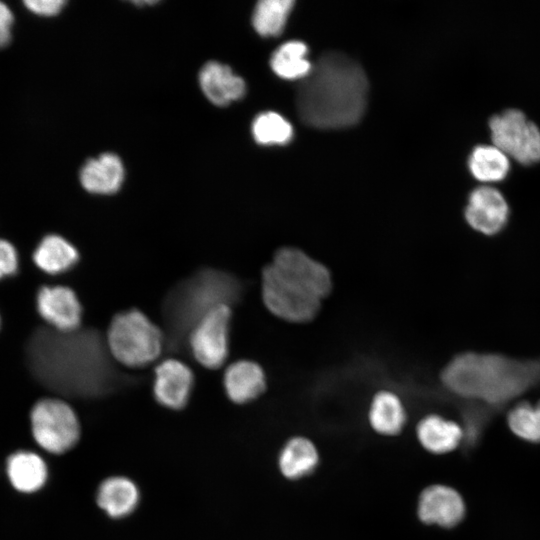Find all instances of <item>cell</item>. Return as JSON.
<instances>
[{
  "mask_svg": "<svg viewBox=\"0 0 540 540\" xmlns=\"http://www.w3.org/2000/svg\"><path fill=\"white\" fill-rule=\"evenodd\" d=\"M109 354L107 343L95 329H41L28 346L30 367L44 384L80 395L106 392L123 376Z\"/></svg>",
  "mask_w": 540,
  "mask_h": 540,
  "instance_id": "1",
  "label": "cell"
},
{
  "mask_svg": "<svg viewBox=\"0 0 540 540\" xmlns=\"http://www.w3.org/2000/svg\"><path fill=\"white\" fill-rule=\"evenodd\" d=\"M367 93L362 67L343 53L327 52L301 80L295 98L297 113L306 125L315 128L351 126L365 111Z\"/></svg>",
  "mask_w": 540,
  "mask_h": 540,
  "instance_id": "2",
  "label": "cell"
},
{
  "mask_svg": "<svg viewBox=\"0 0 540 540\" xmlns=\"http://www.w3.org/2000/svg\"><path fill=\"white\" fill-rule=\"evenodd\" d=\"M440 377L443 385L458 396L500 405L540 382V359L465 352L455 356Z\"/></svg>",
  "mask_w": 540,
  "mask_h": 540,
  "instance_id": "3",
  "label": "cell"
},
{
  "mask_svg": "<svg viewBox=\"0 0 540 540\" xmlns=\"http://www.w3.org/2000/svg\"><path fill=\"white\" fill-rule=\"evenodd\" d=\"M242 284L233 275L207 268L179 282L167 295L163 315L168 347L181 350L193 327L212 309L236 303Z\"/></svg>",
  "mask_w": 540,
  "mask_h": 540,
  "instance_id": "4",
  "label": "cell"
},
{
  "mask_svg": "<svg viewBox=\"0 0 540 540\" xmlns=\"http://www.w3.org/2000/svg\"><path fill=\"white\" fill-rule=\"evenodd\" d=\"M162 331L141 311L130 309L116 314L107 332L110 355L128 367H142L162 352Z\"/></svg>",
  "mask_w": 540,
  "mask_h": 540,
  "instance_id": "5",
  "label": "cell"
},
{
  "mask_svg": "<svg viewBox=\"0 0 540 540\" xmlns=\"http://www.w3.org/2000/svg\"><path fill=\"white\" fill-rule=\"evenodd\" d=\"M30 419L35 441L49 453H65L79 440L78 417L72 407L60 399H41L32 408Z\"/></svg>",
  "mask_w": 540,
  "mask_h": 540,
  "instance_id": "6",
  "label": "cell"
},
{
  "mask_svg": "<svg viewBox=\"0 0 540 540\" xmlns=\"http://www.w3.org/2000/svg\"><path fill=\"white\" fill-rule=\"evenodd\" d=\"M261 293L272 314L292 323L314 319L321 305V299L284 278L270 263L262 271Z\"/></svg>",
  "mask_w": 540,
  "mask_h": 540,
  "instance_id": "7",
  "label": "cell"
},
{
  "mask_svg": "<svg viewBox=\"0 0 540 540\" xmlns=\"http://www.w3.org/2000/svg\"><path fill=\"white\" fill-rule=\"evenodd\" d=\"M493 145L523 165L540 161V129L518 109H507L489 120Z\"/></svg>",
  "mask_w": 540,
  "mask_h": 540,
  "instance_id": "8",
  "label": "cell"
},
{
  "mask_svg": "<svg viewBox=\"0 0 540 540\" xmlns=\"http://www.w3.org/2000/svg\"><path fill=\"white\" fill-rule=\"evenodd\" d=\"M231 306L220 305L208 312L191 330L187 343L193 357L204 367L219 368L229 351Z\"/></svg>",
  "mask_w": 540,
  "mask_h": 540,
  "instance_id": "9",
  "label": "cell"
},
{
  "mask_svg": "<svg viewBox=\"0 0 540 540\" xmlns=\"http://www.w3.org/2000/svg\"><path fill=\"white\" fill-rule=\"evenodd\" d=\"M270 264L284 278L321 300L332 289L329 270L298 248L278 249Z\"/></svg>",
  "mask_w": 540,
  "mask_h": 540,
  "instance_id": "10",
  "label": "cell"
},
{
  "mask_svg": "<svg viewBox=\"0 0 540 540\" xmlns=\"http://www.w3.org/2000/svg\"><path fill=\"white\" fill-rule=\"evenodd\" d=\"M464 216L474 230L485 235H494L506 226L509 205L497 188L481 185L470 192Z\"/></svg>",
  "mask_w": 540,
  "mask_h": 540,
  "instance_id": "11",
  "label": "cell"
},
{
  "mask_svg": "<svg viewBox=\"0 0 540 540\" xmlns=\"http://www.w3.org/2000/svg\"><path fill=\"white\" fill-rule=\"evenodd\" d=\"M37 309L53 329L60 332L78 330L82 320V306L69 287L44 286L37 294Z\"/></svg>",
  "mask_w": 540,
  "mask_h": 540,
  "instance_id": "12",
  "label": "cell"
},
{
  "mask_svg": "<svg viewBox=\"0 0 540 540\" xmlns=\"http://www.w3.org/2000/svg\"><path fill=\"white\" fill-rule=\"evenodd\" d=\"M154 372L153 393L157 402L169 409L184 408L194 386L191 369L177 359H167Z\"/></svg>",
  "mask_w": 540,
  "mask_h": 540,
  "instance_id": "13",
  "label": "cell"
},
{
  "mask_svg": "<svg viewBox=\"0 0 540 540\" xmlns=\"http://www.w3.org/2000/svg\"><path fill=\"white\" fill-rule=\"evenodd\" d=\"M417 512L420 520L426 524L452 528L463 519L465 504L455 489L437 484L422 491Z\"/></svg>",
  "mask_w": 540,
  "mask_h": 540,
  "instance_id": "14",
  "label": "cell"
},
{
  "mask_svg": "<svg viewBox=\"0 0 540 540\" xmlns=\"http://www.w3.org/2000/svg\"><path fill=\"white\" fill-rule=\"evenodd\" d=\"M199 84L208 100L225 106L245 94L244 80L233 73L230 67L216 61L206 63L199 73Z\"/></svg>",
  "mask_w": 540,
  "mask_h": 540,
  "instance_id": "15",
  "label": "cell"
},
{
  "mask_svg": "<svg viewBox=\"0 0 540 540\" xmlns=\"http://www.w3.org/2000/svg\"><path fill=\"white\" fill-rule=\"evenodd\" d=\"M228 398L237 404H244L259 397L266 388V376L259 364L250 360L232 363L223 378Z\"/></svg>",
  "mask_w": 540,
  "mask_h": 540,
  "instance_id": "16",
  "label": "cell"
},
{
  "mask_svg": "<svg viewBox=\"0 0 540 540\" xmlns=\"http://www.w3.org/2000/svg\"><path fill=\"white\" fill-rule=\"evenodd\" d=\"M124 175L121 159L113 153H103L84 164L80 171V182L90 193L108 195L120 189Z\"/></svg>",
  "mask_w": 540,
  "mask_h": 540,
  "instance_id": "17",
  "label": "cell"
},
{
  "mask_svg": "<svg viewBox=\"0 0 540 540\" xmlns=\"http://www.w3.org/2000/svg\"><path fill=\"white\" fill-rule=\"evenodd\" d=\"M139 502L136 484L125 476L104 479L96 493V503L106 515L120 519L131 514Z\"/></svg>",
  "mask_w": 540,
  "mask_h": 540,
  "instance_id": "18",
  "label": "cell"
},
{
  "mask_svg": "<svg viewBox=\"0 0 540 540\" xmlns=\"http://www.w3.org/2000/svg\"><path fill=\"white\" fill-rule=\"evenodd\" d=\"M417 437L421 445L431 453L451 452L461 442L463 431L454 421L439 415H428L417 425Z\"/></svg>",
  "mask_w": 540,
  "mask_h": 540,
  "instance_id": "19",
  "label": "cell"
},
{
  "mask_svg": "<svg viewBox=\"0 0 540 540\" xmlns=\"http://www.w3.org/2000/svg\"><path fill=\"white\" fill-rule=\"evenodd\" d=\"M7 474L15 489L32 493L44 486L48 471L45 461L39 455L30 451H19L9 457Z\"/></svg>",
  "mask_w": 540,
  "mask_h": 540,
  "instance_id": "20",
  "label": "cell"
},
{
  "mask_svg": "<svg viewBox=\"0 0 540 540\" xmlns=\"http://www.w3.org/2000/svg\"><path fill=\"white\" fill-rule=\"evenodd\" d=\"M319 460L315 445L305 437H294L282 448L278 465L282 475L296 480L312 473Z\"/></svg>",
  "mask_w": 540,
  "mask_h": 540,
  "instance_id": "21",
  "label": "cell"
},
{
  "mask_svg": "<svg viewBox=\"0 0 540 540\" xmlns=\"http://www.w3.org/2000/svg\"><path fill=\"white\" fill-rule=\"evenodd\" d=\"M468 168L476 180L489 185L507 177L510 171V158L493 144H480L471 151Z\"/></svg>",
  "mask_w": 540,
  "mask_h": 540,
  "instance_id": "22",
  "label": "cell"
},
{
  "mask_svg": "<svg viewBox=\"0 0 540 540\" xmlns=\"http://www.w3.org/2000/svg\"><path fill=\"white\" fill-rule=\"evenodd\" d=\"M33 260L42 271L59 274L68 271L78 262L79 253L68 240L51 234L41 240Z\"/></svg>",
  "mask_w": 540,
  "mask_h": 540,
  "instance_id": "23",
  "label": "cell"
},
{
  "mask_svg": "<svg viewBox=\"0 0 540 540\" xmlns=\"http://www.w3.org/2000/svg\"><path fill=\"white\" fill-rule=\"evenodd\" d=\"M369 421L372 428L382 435L400 433L406 422V413L399 397L390 391L377 393L370 406Z\"/></svg>",
  "mask_w": 540,
  "mask_h": 540,
  "instance_id": "24",
  "label": "cell"
},
{
  "mask_svg": "<svg viewBox=\"0 0 540 540\" xmlns=\"http://www.w3.org/2000/svg\"><path fill=\"white\" fill-rule=\"evenodd\" d=\"M307 46L300 41H289L281 45L272 55L270 65L279 77L289 80L304 79L312 64L306 58Z\"/></svg>",
  "mask_w": 540,
  "mask_h": 540,
  "instance_id": "25",
  "label": "cell"
},
{
  "mask_svg": "<svg viewBox=\"0 0 540 540\" xmlns=\"http://www.w3.org/2000/svg\"><path fill=\"white\" fill-rule=\"evenodd\" d=\"M291 0H262L256 5L252 23L254 29L262 36L279 35L293 7Z\"/></svg>",
  "mask_w": 540,
  "mask_h": 540,
  "instance_id": "26",
  "label": "cell"
},
{
  "mask_svg": "<svg viewBox=\"0 0 540 540\" xmlns=\"http://www.w3.org/2000/svg\"><path fill=\"white\" fill-rule=\"evenodd\" d=\"M253 137L262 145H282L293 136L291 124L276 112L259 114L252 124Z\"/></svg>",
  "mask_w": 540,
  "mask_h": 540,
  "instance_id": "27",
  "label": "cell"
},
{
  "mask_svg": "<svg viewBox=\"0 0 540 540\" xmlns=\"http://www.w3.org/2000/svg\"><path fill=\"white\" fill-rule=\"evenodd\" d=\"M507 419L516 436L529 442H540V401L518 403L509 411Z\"/></svg>",
  "mask_w": 540,
  "mask_h": 540,
  "instance_id": "28",
  "label": "cell"
},
{
  "mask_svg": "<svg viewBox=\"0 0 540 540\" xmlns=\"http://www.w3.org/2000/svg\"><path fill=\"white\" fill-rule=\"evenodd\" d=\"M18 268V255L14 246L0 239V279L14 274Z\"/></svg>",
  "mask_w": 540,
  "mask_h": 540,
  "instance_id": "29",
  "label": "cell"
},
{
  "mask_svg": "<svg viewBox=\"0 0 540 540\" xmlns=\"http://www.w3.org/2000/svg\"><path fill=\"white\" fill-rule=\"evenodd\" d=\"M26 7L35 14L53 16L60 12L65 5L63 0H26Z\"/></svg>",
  "mask_w": 540,
  "mask_h": 540,
  "instance_id": "30",
  "label": "cell"
},
{
  "mask_svg": "<svg viewBox=\"0 0 540 540\" xmlns=\"http://www.w3.org/2000/svg\"><path fill=\"white\" fill-rule=\"evenodd\" d=\"M13 14L9 7L0 1V48L6 46L11 39Z\"/></svg>",
  "mask_w": 540,
  "mask_h": 540,
  "instance_id": "31",
  "label": "cell"
}]
</instances>
